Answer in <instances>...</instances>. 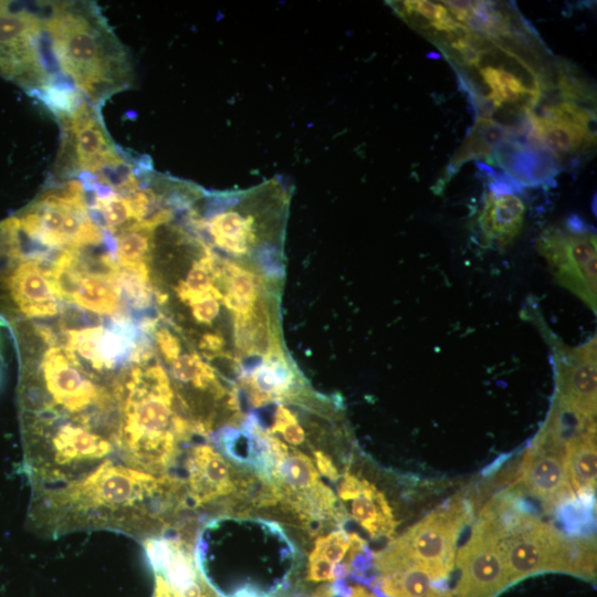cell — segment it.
<instances>
[{
    "instance_id": "cell-23",
    "label": "cell",
    "mask_w": 597,
    "mask_h": 597,
    "mask_svg": "<svg viewBox=\"0 0 597 597\" xmlns=\"http://www.w3.org/2000/svg\"><path fill=\"white\" fill-rule=\"evenodd\" d=\"M316 469L324 476L331 478L333 480L338 479V472L335 468L332 459L324 452L316 450L314 451Z\"/></svg>"
},
{
    "instance_id": "cell-12",
    "label": "cell",
    "mask_w": 597,
    "mask_h": 597,
    "mask_svg": "<svg viewBox=\"0 0 597 597\" xmlns=\"http://www.w3.org/2000/svg\"><path fill=\"white\" fill-rule=\"evenodd\" d=\"M184 479L191 510L207 507L229 496L237 489L235 471L210 444L192 447L185 460Z\"/></svg>"
},
{
    "instance_id": "cell-1",
    "label": "cell",
    "mask_w": 597,
    "mask_h": 597,
    "mask_svg": "<svg viewBox=\"0 0 597 597\" xmlns=\"http://www.w3.org/2000/svg\"><path fill=\"white\" fill-rule=\"evenodd\" d=\"M182 478L156 475L108 460L59 486L32 490L30 522L41 535L107 530L140 542L180 527L189 511Z\"/></svg>"
},
{
    "instance_id": "cell-20",
    "label": "cell",
    "mask_w": 597,
    "mask_h": 597,
    "mask_svg": "<svg viewBox=\"0 0 597 597\" xmlns=\"http://www.w3.org/2000/svg\"><path fill=\"white\" fill-rule=\"evenodd\" d=\"M154 228L134 223L115 235L117 262L126 269L146 270L153 248Z\"/></svg>"
},
{
    "instance_id": "cell-24",
    "label": "cell",
    "mask_w": 597,
    "mask_h": 597,
    "mask_svg": "<svg viewBox=\"0 0 597 597\" xmlns=\"http://www.w3.org/2000/svg\"><path fill=\"white\" fill-rule=\"evenodd\" d=\"M154 597H174L168 582L159 574H156Z\"/></svg>"
},
{
    "instance_id": "cell-13",
    "label": "cell",
    "mask_w": 597,
    "mask_h": 597,
    "mask_svg": "<svg viewBox=\"0 0 597 597\" xmlns=\"http://www.w3.org/2000/svg\"><path fill=\"white\" fill-rule=\"evenodd\" d=\"M59 119L65 130L62 148H71L75 168L87 172L101 159L118 150L91 103L82 101L71 114Z\"/></svg>"
},
{
    "instance_id": "cell-17",
    "label": "cell",
    "mask_w": 597,
    "mask_h": 597,
    "mask_svg": "<svg viewBox=\"0 0 597 597\" xmlns=\"http://www.w3.org/2000/svg\"><path fill=\"white\" fill-rule=\"evenodd\" d=\"M596 428L570 437L565 442V468L570 486L579 498L593 496L596 490Z\"/></svg>"
},
{
    "instance_id": "cell-6",
    "label": "cell",
    "mask_w": 597,
    "mask_h": 597,
    "mask_svg": "<svg viewBox=\"0 0 597 597\" xmlns=\"http://www.w3.org/2000/svg\"><path fill=\"white\" fill-rule=\"evenodd\" d=\"M566 536L527 514L498 540L507 586L542 572H562Z\"/></svg>"
},
{
    "instance_id": "cell-7",
    "label": "cell",
    "mask_w": 597,
    "mask_h": 597,
    "mask_svg": "<svg viewBox=\"0 0 597 597\" xmlns=\"http://www.w3.org/2000/svg\"><path fill=\"white\" fill-rule=\"evenodd\" d=\"M43 32L44 17L28 11H0V70L38 91L55 81L41 52Z\"/></svg>"
},
{
    "instance_id": "cell-21",
    "label": "cell",
    "mask_w": 597,
    "mask_h": 597,
    "mask_svg": "<svg viewBox=\"0 0 597 597\" xmlns=\"http://www.w3.org/2000/svg\"><path fill=\"white\" fill-rule=\"evenodd\" d=\"M272 432H277L292 446H300L305 440V432L295 416L284 406H279L274 415Z\"/></svg>"
},
{
    "instance_id": "cell-8",
    "label": "cell",
    "mask_w": 597,
    "mask_h": 597,
    "mask_svg": "<svg viewBox=\"0 0 597 597\" xmlns=\"http://www.w3.org/2000/svg\"><path fill=\"white\" fill-rule=\"evenodd\" d=\"M274 499L286 503L302 519L336 517V496L320 479L313 461L290 449L280 457L268 481Z\"/></svg>"
},
{
    "instance_id": "cell-18",
    "label": "cell",
    "mask_w": 597,
    "mask_h": 597,
    "mask_svg": "<svg viewBox=\"0 0 597 597\" xmlns=\"http://www.w3.org/2000/svg\"><path fill=\"white\" fill-rule=\"evenodd\" d=\"M352 517L371 537L390 536L396 527L392 511L385 495L367 480H360L357 493L349 500Z\"/></svg>"
},
{
    "instance_id": "cell-3",
    "label": "cell",
    "mask_w": 597,
    "mask_h": 597,
    "mask_svg": "<svg viewBox=\"0 0 597 597\" xmlns=\"http://www.w3.org/2000/svg\"><path fill=\"white\" fill-rule=\"evenodd\" d=\"M44 31L57 69L92 103L129 86L128 54L92 4L49 2Z\"/></svg>"
},
{
    "instance_id": "cell-25",
    "label": "cell",
    "mask_w": 597,
    "mask_h": 597,
    "mask_svg": "<svg viewBox=\"0 0 597 597\" xmlns=\"http://www.w3.org/2000/svg\"><path fill=\"white\" fill-rule=\"evenodd\" d=\"M230 597H273L254 587L245 586L235 590Z\"/></svg>"
},
{
    "instance_id": "cell-11",
    "label": "cell",
    "mask_w": 597,
    "mask_h": 597,
    "mask_svg": "<svg viewBox=\"0 0 597 597\" xmlns=\"http://www.w3.org/2000/svg\"><path fill=\"white\" fill-rule=\"evenodd\" d=\"M455 563L460 570L455 597H496L507 587L498 537L481 519L473 525L468 542L458 551Z\"/></svg>"
},
{
    "instance_id": "cell-10",
    "label": "cell",
    "mask_w": 597,
    "mask_h": 597,
    "mask_svg": "<svg viewBox=\"0 0 597 597\" xmlns=\"http://www.w3.org/2000/svg\"><path fill=\"white\" fill-rule=\"evenodd\" d=\"M566 440L543 425L522 459L520 480L546 511L574 498L565 468Z\"/></svg>"
},
{
    "instance_id": "cell-15",
    "label": "cell",
    "mask_w": 597,
    "mask_h": 597,
    "mask_svg": "<svg viewBox=\"0 0 597 597\" xmlns=\"http://www.w3.org/2000/svg\"><path fill=\"white\" fill-rule=\"evenodd\" d=\"M7 285L14 303L29 317L53 316L60 297L41 261H22L9 275Z\"/></svg>"
},
{
    "instance_id": "cell-5",
    "label": "cell",
    "mask_w": 597,
    "mask_h": 597,
    "mask_svg": "<svg viewBox=\"0 0 597 597\" xmlns=\"http://www.w3.org/2000/svg\"><path fill=\"white\" fill-rule=\"evenodd\" d=\"M536 247L557 283L575 294L596 314L595 231L578 217H570L563 227L544 230Z\"/></svg>"
},
{
    "instance_id": "cell-14",
    "label": "cell",
    "mask_w": 597,
    "mask_h": 597,
    "mask_svg": "<svg viewBox=\"0 0 597 597\" xmlns=\"http://www.w3.org/2000/svg\"><path fill=\"white\" fill-rule=\"evenodd\" d=\"M525 214L522 199L502 179H493L483 198L478 223L486 244L504 249L519 235Z\"/></svg>"
},
{
    "instance_id": "cell-2",
    "label": "cell",
    "mask_w": 597,
    "mask_h": 597,
    "mask_svg": "<svg viewBox=\"0 0 597 597\" xmlns=\"http://www.w3.org/2000/svg\"><path fill=\"white\" fill-rule=\"evenodd\" d=\"M113 394L121 461L150 474H167L180 454V444L197 431L177 412L166 373L160 366L135 367Z\"/></svg>"
},
{
    "instance_id": "cell-16",
    "label": "cell",
    "mask_w": 597,
    "mask_h": 597,
    "mask_svg": "<svg viewBox=\"0 0 597 597\" xmlns=\"http://www.w3.org/2000/svg\"><path fill=\"white\" fill-rule=\"evenodd\" d=\"M366 547L365 542L357 534H347L343 530L328 533L315 540V546L308 556V582H333L346 574L341 562L346 558L348 567L353 565L354 557Z\"/></svg>"
},
{
    "instance_id": "cell-9",
    "label": "cell",
    "mask_w": 597,
    "mask_h": 597,
    "mask_svg": "<svg viewBox=\"0 0 597 597\" xmlns=\"http://www.w3.org/2000/svg\"><path fill=\"white\" fill-rule=\"evenodd\" d=\"M528 312L552 349L554 399L596 416V336L577 347L562 343L537 312Z\"/></svg>"
},
{
    "instance_id": "cell-19",
    "label": "cell",
    "mask_w": 597,
    "mask_h": 597,
    "mask_svg": "<svg viewBox=\"0 0 597 597\" xmlns=\"http://www.w3.org/2000/svg\"><path fill=\"white\" fill-rule=\"evenodd\" d=\"M387 597H454L447 580L434 578L419 566H408L377 579Z\"/></svg>"
},
{
    "instance_id": "cell-22",
    "label": "cell",
    "mask_w": 597,
    "mask_h": 597,
    "mask_svg": "<svg viewBox=\"0 0 597 597\" xmlns=\"http://www.w3.org/2000/svg\"><path fill=\"white\" fill-rule=\"evenodd\" d=\"M155 338L167 360L174 362L179 356V343L168 329L160 328L156 331Z\"/></svg>"
},
{
    "instance_id": "cell-4",
    "label": "cell",
    "mask_w": 597,
    "mask_h": 597,
    "mask_svg": "<svg viewBox=\"0 0 597 597\" xmlns=\"http://www.w3.org/2000/svg\"><path fill=\"white\" fill-rule=\"evenodd\" d=\"M470 516L469 503L459 495L453 496L375 554L377 572L383 576L408 566H419L434 578L448 580L454 565L459 534Z\"/></svg>"
}]
</instances>
